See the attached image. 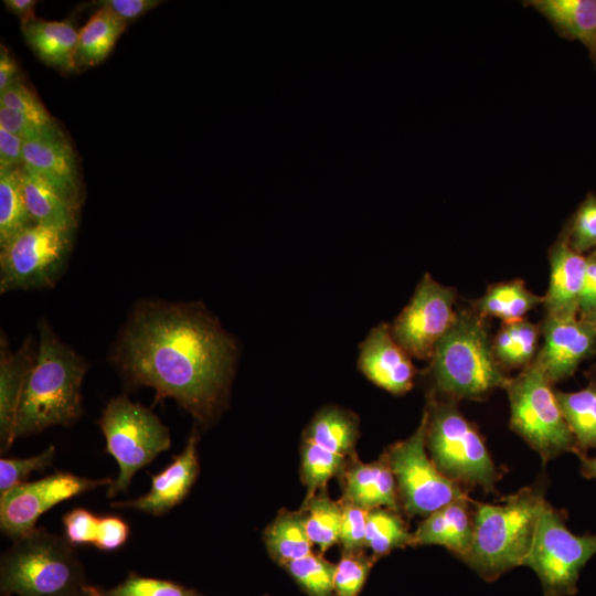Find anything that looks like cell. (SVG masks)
Segmentation results:
<instances>
[{
  "instance_id": "1",
  "label": "cell",
  "mask_w": 596,
  "mask_h": 596,
  "mask_svg": "<svg viewBox=\"0 0 596 596\" xmlns=\"http://www.w3.org/2000/svg\"><path fill=\"white\" fill-rule=\"evenodd\" d=\"M131 386H148L157 400L173 398L200 423L225 402L237 344L199 302L140 300L110 352Z\"/></svg>"
},
{
  "instance_id": "2",
  "label": "cell",
  "mask_w": 596,
  "mask_h": 596,
  "mask_svg": "<svg viewBox=\"0 0 596 596\" xmlns=\"http://www.w3.org/2000/svg\"><path fill=\"white\" fill-rule=\"evenodd\" d=\"M38 329V352L21 395L15 439L53 426H70L83 412L81 390L87 361L64 343L46 320H40Z\"/></svg>"
},
{
  "instance_id": "3",
  "label": "cell",
  "mask_w": 596,
  "mask_h": 596,
  "mask_svg": "<svg viewBox=\"0 0 596 596\" xmlns=\"http://www.w3.org/2000/svg\"><path fill=\"white\" fill-rule=\"evenodd\" d=\"M546 504L538 488H524L502 503H476L470 547L462 558L487 582L523 565Z\"/></svg>"
},
{
  "instance_id": "4",
  "label": "cell",
  "mask_w": 596,
  "mask_h": 596,
  "mask_svg": "<svg viewBox=\"0 0 596 596\" xmlns=\"http://www.w3.org/2000/svg\"><path fill=\"white\" fill-rule=\"evenodd\" d=\"M430 361L436 390L451 400L480 398L505 389L510 381L494 355L485 318L477 311L457 312Z\"/></svg>"
},
{
  "instance_id": "5",
  "label": "cell",
  "mask_w": 596,
  "mask_h": 596,
  "mask_svg": "<svg viewBox=\"0 0 596 596\" xmlns=\"http://www.w3.org/2000/svg\"><path fill=\"white\" fill-rule=\"evenodd\" d=\"M85 586L73 545L43 528L15 540L1 556L2 596H78Z\"/></svg>"
},
{
  "instance_id": "6",
  "label": "cell",
  "mask_w": 596,
  "mask_h": 596,
  "mask_svg": "<svg viewBox=\"0 0 596 596\" xmlns=\"http://www.w3.org/2000/svg\"><path fill=\"white\" fill-rule=\"evenodd\" d=\"M106 451L118 465V476L108 486L107 497L125 491L135 473L170 448L169 428L150 409L126 395L111 398L98 421Z\"/></svg>"
},
{
  "instance_id": "7",
  "label": "cell",
  "mask_w": 596,
  "mask_h": 596,
  "mask_svg": "<svg viewBox=\"0 0 596 596\" xmlns=\"http://www.w3.org/2000/svg\"><path fill=\"white\" fill-rule=\"evenodd\" d=\"M427 414L426 446L439 470L459 485L491 491L499 473L482 437L455 400H433Z\"/></svg>"
},
{
  "instance_id": "8",
  "label": "cell",
  "mask_w": 596,
  "mask_h": 596,
  "mask_svg": "<svg viewBox=\"0 0 596 596\" xmlns=\"http://www.w3.org/2000/svg\"><path fill=\"white\" fill-rule=\"evenodd\" d=\"M510 401V427L544 461L563 453L577 455L575 438L562 414L553 383L532 362L510 377L504 389Z\"/></svg>"
},
{
  "instance_id": "9",
  "label": "cell",
  "mask_w": 596,
  "mask_h": 596,
  "mask_svg": "<svg viewBox=\"0 0 596 596\" xmlns=\"http://www.w3.org/2000/svg\"><path fill=\"white\" fill-rule=\"evenodd\" d=\"M596 554V534L576 535L564 512L546 502L525 566L538 575L544 596H572L582 568Z\"/></svg>"
},
{
  "instance_id": "10",
  "label": "cell",
  "mask_w": 596,
  "mask_h": 596,
  "mask_svg": "<svg viewBox=\"0 0 596 596\" xmlns=\"http://www.w3.org/2000/svg\"><path fill=\"white\" fill-rule=\"evenodd\" d=\"M73 232L33 224L0 248V294L53 287L66 269Z\"/></svg>"
},
{
  "instance_id": "11",
  "label": "cell",
  "mask_w": 596,
  "mask_h": 596,
  "mask_svg": "<svg viewBox=\"0 0 596 596\" xmlns=\"http://www.w3.org/2000/svg\"><path fill=\"white\" fill-rule=\"evenodd\" d=\"M427 421L425 411L414 434L394 444L385 454L405 510L423 517L468 497L460 485L444 475L428 457Z\"/></svg>"
},
{
  "instance_id": "12",
  "label": "cell",
  "mask_w": 596,
  "mask_h": 596,
  "mask_svg": "<svg viewBox=\"0 0 596 596\" xmlns=\"http://www.w3.org/2000/svg\"><path fill=\"white\" fill-rule=\"evenodd\" d=\"M456 290L426 274L400 315L390 326L395 341L418 360H430L438 341L453 326Z\"/></svg>"
},
{
  "instance_id": "13",
  "label": "cell",
  "mask_w": 596,
  "mask_h": 596,
  "mask_svg": "<svg viewBox=\"0 0 596 596\" xmlns=\"http://www.w3.org/2000/svg\"><path fill=\"white\" fill-rule=\"evenodd\" d=\"M111 482V478L91 479L55 471L22 483L0 494V530L13 541L19 540L33 532L40 517L54 505Z\"/></svg>"
},
{
  "instance_id": "14",
  "label": "cell",
  "mask_w": 596,
  "mask_h": 596,
  "mask_svg": "<svg viewBox=\"0 0 596 596\" xmlns=\"http://www.w3.org/2000/svg\"><path fill=\"white\" fill-rule=\"evenodd\" d=\"M541 332L543 344L533 362L553 384L571 377L583 361L596 353V326L578 316H546Z\"/></svg>"
},
{
  "instance_id": "15",
  "label": "cell",
  "mask_w": 596,
  "mask_h": 596,
  "mask_svg": "<svg viewBox=\"0 0 596 596\" xmlns=\"http://www.w3.org/2000/svg\"><path fill=\"white\" fill-rule=\"evenodd\" d=\"M23 167L43 177L75 209H79L81 181L76 156L57 124L24 140Z\"/></svg>"
},
{
  "instance_id": "16",
  "label": "cell",
  "mask_w": 596,
  "mask_h": 596,
  "mask_svg": "<svg viewBox=\"0 0 596 596\" xmlns=\"http://www.w3.org/2000/svg\"><path fill=\"white\" fill-rule=\"evenodd\" d=\"M358 364L366 379L392 394H404L414 385L416 369L386 323L374 327L360 344Z\"/></svg>"
},
{
  "instance_id": "17",
  "label": "cell",
  "mask_w": 596,
  "mask_h": 596,
  "mask_svg": "<svg viewBox=\"0 0 596 596\" xmlns=\"http://www.w3.org/2000/svg\"><path fill=\"white\" fill-rule=\"evenodd\" d=\"M198 435L192 433L183 450L159 473L151 475L150 490L136 499L111 503L113 508H129L151 515H162L183 501L194 485L200 465Z\"/></svg>"
},
{
  "instance_id": "18",
  "label": "cell",
  "mask_w": 596,
  "mask_h": 596,
  "mask_svg": "<svg viewBox=\"0 0 596 596\" xmlns=\"http://www.w3.org/2000/svg\"><path fill=\"white\" fill-rule=\"evenodd\" d=\"M550 283L543 297L546 316L574 318L578 316L587 258L568 244L565 231L549 251Z\"/></svg>"
},
{
  "instance_id": "19",
  "label": "cell",
  "mask_w": 596,
  "mask_h": 596,
  "mask_svg": "<svg viewBox=\"0 0 596 596\" xmlns=\"http://www.w3.org/2000/svg\"><path fill=\"white\" fill-rule=\"evenodd\" d=\"M38 348L32 336L11 351L3 331L0 337V449L6 453L15 440L14 426L26 377L34 364Z\"/></svg>"
},
{
  "instance_id": "20",
  "label": "cell",
  "mask_w": 596,
  "mask_h": 596,
  "mask_svg": "<svg viewBox=\"0 0 596 596\" xmlns=\"http://www.w3.org/2000/svg\"><path fill=\"white\" fill-rule=\"evenodd\" d=\"M468 502V497L458 499L427 515L412 533L411 546L441 545L462 560L473 533Z\"/></svg>"
},
{
  "instance_id": "21",
  "label": "cell",
  "mask_w": 596,
  "mask_h": 596,
  "mask_svg": "<svg viewBox=\"0 0 596 596\" xmlns=\"http://www.w3.org/2000/svg\"><path fill=\"white\" fill-rule=\"evenodd\" d=\"M524 3L543 15L560 36L581 42L596 67V0H530Z\"/></svg>"
},
{
  "instance_id": "22",
  "label": "cell",
  "mask_w": 596,
  "mask_h": 596,
  "mask_svg": "<svg viewBox=\"0 0 596 596\" xmlns=\"http://www.w3.org/2000/svg\"><path fill=\"white\" fill-rule=\"evenodd\" d=\"M347 500L366 510L396 511L397 485L387 457L371 464L356 462L345 472Z\"/></svg>"
},
{
  "instance_id": "23",
  "label": "cell",
  "mask_w": 596,
  "mask_h": 596,
  "mask_svg": "<svg viewBox=\"0 0 596 596\" xmlns=\"http://www.w3.org/2000/svg\"><path fill=\"white\" fill-rule=\"evenodd\" d=\"M25 41L47 65L62 72L74 71L78 32L67 21L34 19L22 24Z\"/></svg>"
},
{
  "instance_id": "24",
  "label": "cell",
  "mask_w": 596,
  "mask_h": 596,
  "mask_svg": "<svg viewBox=\"0 0 596 596\" xmlns=\"http://www.w3.org/2000/svg\"><path fill=\"white\" fill-rule=\"evenodd\" d=\"M21 177L26 207L34 223L74 231L78 210L40 174L22 167Z\"/></svg>"
},
{
  "instance_id": "25",
  "label": "cell",
  "mask_w": 596,
  "mask_h": 596,
  "mask_svg": "<svg viewBox=\"0 0 596 596\" xmlns=\"http://www.w3.org/2000/svg\"><path fill=\"white\" fill-rule=\"evenodd\" d=\"M562 414L575 438L577 455L596 449V373L587 374V385L576 392L556 391Z\"/></svg>"
},
{
  "instance_id": "26",
  "label": "cell",
  "mask_w": 596,
  "mask_h": 596,
  "mask_svg": "<svg viewBox=\"0 0 596 596\" xmlns=\"http://www.w3.org/2000/svg\"><path fill=\"white\" fill-rule=\"evenodd\" d=\"M127 22L105 9H98L78 32L77 67H89L103 62L125 31Z\"/></svg>"
},
{
  "instance_id": "27",
  "label": "cell",
  "mask_w": 596,
  "mask_h": 596,
  "mask_svg": "<svg viewBox=\"0 0 596 596\" xmlns=\"http://www.w3.org/2000/svg\"><path fill=\"white\" fill-rule=\"evenodd\" d=\"M540 304H543V297L529 290L523 280L515 279L490 286L476 302L475 311L483 318L494 317L509 323L523 320Z\"/></svg>"
},
{
  "instance_id": "28",
  "label": "cell",
  "mask_w": 596,
  "mask_h": 596,
  "mask_svg": "<svg viewBox=\"0 0 596 596\" xmlns=\"http://www.w3.org/2000/svg\"><path fill=\"white\" fill-rule=\"evenodd\" d=\"M540 333V327L526 319L503 323L492 341L500 365L521 370L529 366L538 354Z\"/></svg>"
},
{
  "instance_id": "29",
  "label": "cell",
  "mask_w": 596,
  "mask_h": 596,
  "mask_svg": "<svg viewBox=\"0 0 596 596\" xmlns=\"http://www.w3.org/2000/svg\"><path fill=\"white\" fill-rule=\"evenodd\" d=\"M264 541L270 556L283 566L312 553L313 544L306 529L305 515L301 513L279 515L266 529Z\"/></svg>"
},
{
  "instance_id": "30",
  "label": "cell",
  "mask_w": 596,
  "mask_h": 596,
  "mask_svg": "<svg viewBox=\"0 0 596 596\" xmlns=\"http://www.w3.org/2000/svg\"><path fill=\"white\" fill-rule=\"evenodd\" d=\"M21 168L0 170V248L35 224L26 207Z\"/></svg>"
},
{
  "instance_id": "31",
  "label": "cell",
  "mask_w": 596,
  "mask_h": 596,
  "mask_svg": "<svg viewBox=\"0 0 596 596\" xmlns=\"http://www.w3.org/2000/svg\"><path fill=\"white\" fill-rule=\"evenodd\" d=\"M306 438L332 453L348 456L358 438V424L339 408L320 411L307 428Z\"/></svg>"
},
{
  "instance_id": "32",
  "label": "cell",
  "mask_w": 596,
  "mask_h": 596,
  "mask_svg": "<svg viewBox=\"0 0 596 596\" xmlns=\"http://www.w3.org/2000/svg\"><path fill=\"white\" fill-rule=\"evenodd\" d=\"M411 541L412 533L396 511L385 508L369 511L365 546L375 560L396 547L411 545Z\"/></svg>"
},
{
  "instance_id": "33",
  "label": "cell",
  "mask_w": 596,
  "mask_h": 596,
  "mask_svg": "<svg viewBox=\"0 0 596 596\" xmlns=\"http://www.w3.org/2000/svg\"><path fill=\"white\" fill-rule=\"evenodd\" d=\"M306 529L312 544L323 552L339 542L342 504L321 491L306 501Z\"/></svg>"
},
{
  "instance_id": "34",
  "label": "cell",
  "mask_w": 596,
  "mask_h": 596,
  "mask_svg": "<svg viewBox=\"0 0 596 596\" xmlns=\"http://www.w3.org/2000/svg\"><path fill=\"white\" fill-rule=\"evenodd\" d=\"M345 457L332 453L305 438L301 447V475L307 487V499L322 489L327 482L339 473L344 466Z\"/></svg>"
},
{
  "instance_id": "35",
  "label": "cell",
  "mask_w": 596,
  "mask_h": 596,
  "mask_svg": "<svg viewBox=\"0 0 596 596\" xmlns=\"http://www.w3.org/2000/svg\"><path fill=\"white\" fill-rule=\"evenodd\" d=\"M309 596H333L336 564L310 553L284 566Z\"/></svg>"
},
{
  "instance_id": "36",
  "label": "cell",
  "mask_w": 596,
  "mask_h": 596,
  "mask_svg": "<svg viewBox=\"0 0 596 596\" xmlns=\"http://www.w3.org/2000/svg\"><path fill=\"white\" fill-rule=\"evenodd\" d=\"M570 246L577 253L596 248V194L589 192L564 227Z\"/></svg>"
},
{
  "instance_id": "37",
  "label": "cell",
  "mask_w": 596,
  "mask_h": 596,
  "mask_svg": "<svg viewBox=\"0 0 596 596\" xmlns=\"http://www.w3.org/2000/svg\"><path fill=\"white\" fill-rule=\"evenodd\" d=\"M375 558L358 553H344L336 564L333 596H358Z\"/></svg>"
},
{
  "instance_id": "38",
  "label": "cell",
  "mask_w": 596,
  "mask_h": 596,
  "mask_svg": "<svg viewBox=\"0 0 596 596\" xmlns=\"http://www.w3.org/2000/svg\"><path fill=\"white\" fill-rule=\"evenodd\" d=\"M109 596H205L196 589L168 579L130 574L121 583L107 590Z\"/></svg>"
},
{
  "instance_id": "39",
  "label": "cell",
  "mask_w": 596,
  "mask_h": 596,
  "mask_svg": "<svg viewBox=\"0 0 596 596\" xmlns=\"http://www.w3.org/2000/svg\"><path fill=\"white\" fill-rule=\"evenodd\" d=\"M55 447L51 445L44 451L25 458L0 459V494L25 483L33 471H44L52 465Z\"/></svg>"
},
{
  "instance_id": "40",
  "label": "cell",
  "mask_w": 596,
  "mask_h": 596,
  "mask_svg": "<svg viewBox=\"0 0 596 596\" xmlns=\"http://www.w3.org/2000/svg\"><path fill=\"white\" fill-rule=\"evenodd\" d=\"M369 510L347 500L342 504L339 542L344 553H358L365 546Z\"/></svg>"
},
{
  "instance_id": "41",
  "label": "cell",
  "mask_w": 596,
  "mask_h": 596,
  "mask_svg": "<svg viewBox=\"0 0 596 596\" xmlns=\"http://www.w3.org/2000/svg\"><path fill=\"white\" fill-rule=\"evenodd\" d=\"M0 106L40 120L55 121L36 94L21 78L0 94Z\"/></svg>"
},
{
  "instance_id": "42",
  "label": "cell",
  "mask_w": 596,
  "mask_h": 596,
  "mask_svg": "<svg viewBox=\"0 0 596 596\" xmlns=\"http://www.w3.org/2000/svg\"><path fill=\"white\" fill-rule=\"evenodd\" d=\"M65 539L72 545H94L99 518L84 508H75L65 513L62 519Z\"/></svg>"
},
{
  "instance_id": "43",
  "label": "cell",
  "mask_w": 596,
  "mask_h": 596,
  "mask_svg": "<svg viewBox=\"0 0 596 596\" xmlns=\"http://www.w3.org/2000/svg\"><path fill=\"white\" fill-rule=\"evenodd\" d=\"M55 124L56 121L50 123L40 120L0 106V127L21 137L23 140H28L40 135Z\"/></svg>"
},
{
  "instance_id": "44",
  "label": "cell",
  "mask_w": 596,
  "mask_h": 596,
  "mask_svg": "<svg viewBox=\"0 0 596 596\" xmlns=\"http://www.w3.org/2000/svg\"><path fill=\"white\" fill-rule=\"evenodd\" d=\"M128 538L129 525L123 518L117 515L100 517L94 546L104 552H113L120 549Z\"/></svg>"
},
{
  "instance_id": "45",
  "label": "cell",
  "mask_w": 596,
  "mask_h": 596,
  "mask_svg": "<svg viewBox=\"0 0 596 596\" xmlns=\"http://www.w3.org/2000/svg\"><path fill=\"white\" fill-rule=\"evenodd\" d=\"M160 3H162V1L157 0H100L85 4L105 9L128 23L129 21L143 15Z\"/></svg>"
},
{
  "instance_id": "46",
  "label": "cell",
  "mask_w": 596,
  "mask_h": 596,
  "mask_svg": "<svg viewBox=\"0 0 596 596\" xmlns=\"http://www.w3.org/2000/svg\"><path fill=\"white\" fill-rule=\"evenodd\" d=\"M24 140L0 127V170L23 167Z\"/></svg>"
},
{
  "instance_id": "47",
  "label": "cell",
  "mask_w": 596,
  "mask_h": 596,
  "mask_svg": "<svg viewBox=\"0 0 596 596\" xmlns=\"http://www.w3.org/2000/svg\"><path fill=\"white\" fill-rule=\"evenodd\" d=\"M587 266L579 298L578 317H585L596 306V253L586 255Z\"/></svg>"
},
{
  "instance_id": "48",
  "label": "cell",
  "mask_w": 596,
  "mask_h": 596,
  "mask_svg": "<svg viewBox=\"0 0 596 596\" xmlns=\"http://www.w3.org/2000/svg\"><path fill=\"white\" fill-rule=\"evenodd\" d=\"M20 77L18 64L8 49L0 50V94L7 91Z\"/></svg>"
},
{
  "instance_id": "49",
  "label": "cell",
  "mask_w": 596,
  "mask_h": 596,
  "mask_svg": "<svg viewBox=\"0 0 596 596\" xmlns=\"http://www.w3.org/2000/svg\"><path fill=\"white\" fill-rule=\"evenodd\" d=\"M6 7L21 20V24L28 23L35 18L34 9L38 4L35 0H4Z\"/></svg>"
},
{
  "instance_id": "50",
  "label": "cell",
  "mask_w": 596,
  "mask_h": 596,
  "mask_svg": "<svg viewBox=\"0 0 596 596\" xmlns=\"http://www.w3.org/2000/svg\"><path fill=\"white\" fill-rule=\"evenodd\" d=\"M582 467L581 471L582 475L586 478L596 479V457L588 458V457H582Z\"/></svg>"
},
{
  "instance_id": "51",
  "label": "cell",
  "mask_w": 596,
  "mask_h": 596,
  "mask_svg": "<svg viewBox=\"0 0 596 596\" xmlns=\"http://www.w3.org/2000/svg\"><path fill=\"white\" fill-rule=\"evenodd\" d=\"M78 596H109L107 590L86 585Z\"/></svg>"
},
{
  "instance_id": "52",
  "label": "cell",
  "mask_w": 596,
  "mask_h": 596,
  "mask_svg": "<svg viewBox=\"0 0 596 596\" xmlns=\"http://www.w3.org/2000/svg\"><path fill=\"white\" fill-rule=\"evenodd\" d=\"M582 319H585L596 326V306L589 313H587L585 317H582Z\"/></svg>"
},
{
  "instance_id": "53",
  "label": "cell",
  "mask_w": 596,
  "mask_h": 596,
  "mask_svg": "<svg viewBox=\"0 0 596 596\" xmlns=\"http://www.w3.org/2000/svg\"><path fill=\"white\" fill-rule=\"evenodd\" d=\"M593 252L596 253V248Z\"/></svg>"
},
{
  "instance_id": "54",
  "label": "cell",
  "mask_w": 596,
  "mask_h": 596,
  "mask_svg": "<svg viewBox=\"0 0 596 596\" xmlns=\"http://www.w3.org/2000/svg\"><path fill=\"white\" fill-rule=\"evenodd\" d=\"M265 596H267V595H265Z\"/></svg>"
}]
</instances>
